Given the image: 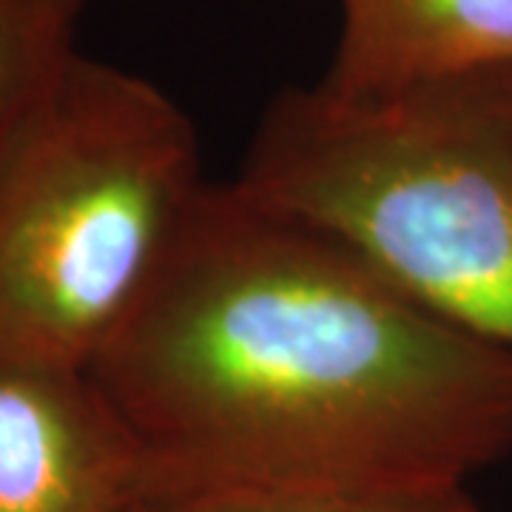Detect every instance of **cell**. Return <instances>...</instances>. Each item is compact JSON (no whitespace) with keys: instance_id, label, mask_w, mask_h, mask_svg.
Returning a JSON list of instances; mask_svg holds the SVG:
<instances>
[{"instance_id":"obj_1","label":"cell","mask_w":512,"mask_h":512,"mask_svg":"<svg viewBox=\"0 0 512 512\" xmlns=\"http://www.w3.org/2000/svg\"><path fill=\"white\" fill-rule=\"evenodd\" d=\"M86 376L154 490H456L512 453L510 350L237 180Z\"/></svg>"},{"instance_id":"obj_2","label":"cell","mask_w":512,"mask_h":512,"mask_svg":"<svg viewBox=\"0 0 512 512\" xmlns=\"http://www.w3.org/2000/svg\"><path fill=\"white\" fill-rule=\"evenodd\" d=\"M237 183L512 353V66L370 94L285 89Z\"/></svg>"},{"instance_id":"obj_3","label":"cell","mask_w":512,"mask_h":512,"mask_svg":"<svg viewBox=\"0 0 512 512\" xmlns=\"http://www.w3.org/2000/svg\"><path fill=\"white\" fill-rule=\"evenodd\" d=\"M205 185L177 100L77 52L0 146V367L89 373Z\"/></svg>"},{"instance_id":"obj_4","label":"cell","mask_w":512,"mask_h":512,"mask_svg":"<svg viewBox=\"0 0 512 512\" xmlns=\"http://www.w3.org/2000/svg\"><path fill=\"white\" fill-rule=\"evenodd\" d=\"M143 461L86 373L0 367V512H128Z\"/></svg>"},{"instance_id":"obj_5","label":"cell","mask_w":512,"mask_h":512,"mask_svg":"<svg viewBox=\"0 0 512 512\" xmlns=\"http://www.w3.org/2000/svg\"><path fill=\"white\" fill-rule=\"evenodd\" d=\"M512 66V0H339L322 86L345 94Z\"/></svg>"},{"instance_id":"obj_6","label":"cell","mask_w":512,"mask_h":512,"mask_svg":"<svg viewBox=\"0 0 512 512\" xmlns=\"http://www.w3.org/2000/svg\"><path fill=\"white\" fill-rule=\"evenodd\" d=\"M83 0H0V146L80 49Z\"/></svg>"},{"instance_id":"obj_7","label":"cell","mask_w":512,"mask_h":512,"mask_svg":"<svg viewBox=\"0 0 512 512\" xmlns=\"http://www.w3.org/2000/svg\"><path fill=\"white\" fill-rule=\"evenodd\" d=\"M128 512H487L470 487L424 493H171L140 484Z\"/></svg>"}]
</instances>
